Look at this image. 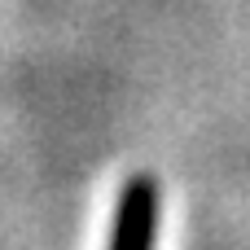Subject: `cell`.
Here are the masks:
<instances>
[{"instance_id": "cell-1", "label": "cell", "mask_w": 250, "mask_h": 250, "mask_svg": "<svg viewBox=\"0 0 250 250\" xmlns=\"http://www.w3.org/2000/svg\"><path fill=\"white\" fill-rule=\"evenodd\" d=\"M158 185L149 176H132L119 193L114 207V229H110V250H154L158 242Z\"/></svg>"}]
</instances>
